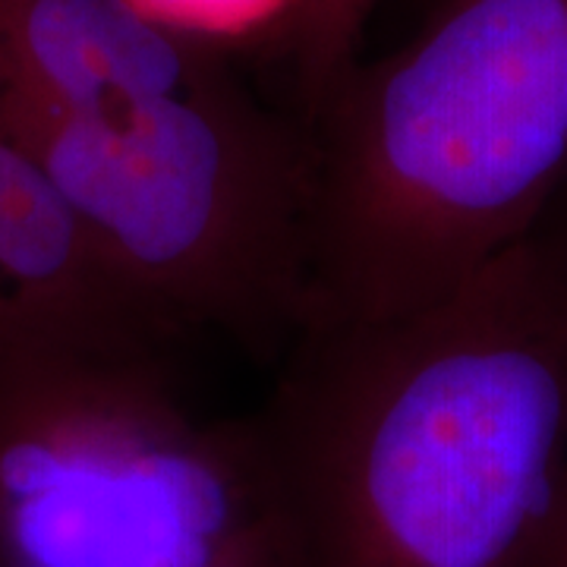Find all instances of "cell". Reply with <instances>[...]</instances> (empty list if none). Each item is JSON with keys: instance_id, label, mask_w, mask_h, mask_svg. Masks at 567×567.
<instances>
[{"instance_id": "obj_4", "label": "cell", "mask_w": 567, "mask_h": 567, "mask_svg": "<svg viewBox=\"0 0 567 567\" xmlns=\"http://www.w3.org/2000/svg\"><path fill=\"white\" fill-rule=\"evenodd\" d=\"M171 350L0 353V567H271L249 416L199 413Z\"/></svg>"}, {"instance_id": "obj_1", "label": "cell", "mask_w": 567, "mask_h": 567, "mask_svg": "<svg viewBox=\"0 0 567 567\" xmlns=\"http://www.w3.org/2000/svg\"><path fill=\"white\" fill-rule=\"evenodd\" d=\"M249 425L271 567H533L567 470V221L420 309L300 328Z\"/></svg>"}, {"instance_id": "obj_8", "label": "cell", "mask_w": 567, "mask_h": 567, "mask_svg": "<svg viewBox=\"0 0 567 567\" xmlns=\"http://www.w3.org/2000/svg\"><path fill=\"white\" fill-rule=\"evenodd\" d=\"M533 567H567V470L561 488H558V502L551 511V520H548L546 536H543V546Z\"/></svg>"}, {"instance_id": "obj_2", "label": "cell", "mask_w": 567, "mask_h": 567, "mask_svg": "<svg viewBox=\"0 0 567 567\" xmlns=\"http://www.w3.org/2000/svg\"><path fill=\"white\" fill-rule=\"evenodd\" d=\"M303 123V328L432 303L533 234L565 189L567 0H442Z\"/></svg>"}, {"instance_id": "obj_6", "label": "cell", "mask_w": 567, "mask_h": 567, "mask_svg": "<svg viewBox=\"0 0 567 567\" xmlns=\"http://www.w3.org/2000/svg\"><path fill=\"white\" fill-rule=\"evenodd\" d=\"M174 39L224 58L240 44L287 48L300 0H126Z\"/></svg>"}, {"instance_id": "obj_5", "label": "cell", "mask_w": 567, "mask_h": 567, "mask_svg": "<svg viewBox=\"0 0 567 567\" xmlns=\"http://www.w3.org/2000/svg\"><path fill=\"white\" fill-rule=\"evenodd\" d=\"M177 347L20 145L0 136V353L44 344Z\"/></svg>"}, {"instance_id": "obj_7", "label": "cell", "mask_w": 567, "mask_h": 567, "mask_svg": "<svg viewBox=\"0 0 567 567\" xmlns=\"http://www.w3.org/2000/svg\"><path fill=\"white\" fill-rule=\"evenodd\" d=\"M382 0H300L284 54L293 63L306 114L357 63L365 22Z\"/></svg>"}, {"instance_id": "obj_3", "label": "cell", "mask_w": 567, "mask_h": 567, "mask_svg": "<svg viewBox=\"0 0 567 567\" xmlns=\"http://www.w3.org/2000/svg\"><path fill=\"white\" fill-rule=\"evenodd\" d=\"M61 193L152 319L252 353L297 338L309 297L306 123L230 73L99 114L0 126Z\"/></svg>"}, {"instance_id": "obj_9", "label": "cell", "mask_w": 567, "mask_h": 567, "mask_svg": "<svg viewBox=\"0 0 567 567\" xmlns=\"http://www.w3.org/2000/svg\"><path fill=\"white\" fill-rule=\"evenodd\" d=\"M548 215H555V218H561V221H567V183H565V189L558 193V199H555V205L548 208Z\"/></svg>"}]
</instances>
